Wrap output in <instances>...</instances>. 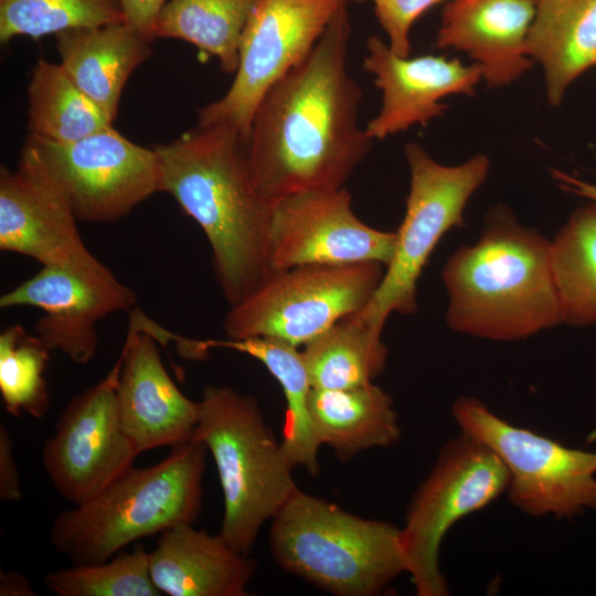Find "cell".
<instances>
[{
    "label": "cell",
    "mask_w": 596,
    "mask_h": 596,
    "mask_svg": "<svg viewBox=\"0 0 596 596\" xmlns=\"http://www.w3.org/2000/svg\"><path fill=\"white\" fill-rule=\"evenodd\" d=\"M137 295L105 267L78 272L44 265L31 278L0 297V308L34 307L43 311L35 334L51 350L75 364H86L97 352V323L103 318L128 311Z\"/></svg>",
    "instance_id": "2e32d148"
},
{
    "label": "cell",
    "mask_w": 596,
    "mask_h": 596,
    "mask_svg": "<svg viewBox=\"0 0 596 596\" xmlns=\"http://www.w3.org/2000/svg\"><path fill=\"white\" fill-rule=\"evenodd\" d=\"M534 14L535 0H450L441 11L436 46L467 54L488 87H505L534 64L528 51Z\"/></svg>",
    "instance_id": "d6986e66"
},
{
    "label": "cell",
    "mask_w": 596,
    "mask_h": 596,
    "mask_svg": "<svg viewBox=\"0 0 596 596\" xmlns=\"http://www.w3.org/2000/svg\"><path fill=\"white\" fill-rule=\"evenodd\" d=\"M451 412L462 433L503 462L510 478L509 500L521 511L557 518L596 511V453L517 427L476 397H459Z\"/></svg>",
    "instance_id": "30bf717a"
},
{
    "label": "cell",
    "mask_w": 596,
    "mask_h": 596,
    "mask_svg": "<svg viewBox=\"0 0 596 596\" xmlns=\"http://www.w3.org/2000/svg\"><path fill=\"white\" fill-rule=\"evenodd\" d=\"M119 359L95 385L74 396L45 440L42 462L55 490L81 504L132 467L140 454L124 432L116 387Z\"/></svg>",
    "instance_id": "4fadbf2b"
},
{
    "label": "cell",
    "mask_w": 596,
    "mask_h": 596,
    "mask_svg": "<svg viewBox=\"0 0 596 596\" xmlns=\"http://www.w3.org/2000/svg\"><path fill=\"white\" fill-rule=\"evenodd\" d=\"M363 68L382 92V106L365 130L383 140L414 125L427 126L449 107L441 100L451 95L475 96L482 79L477 64L466 65L443 55L403 57L377 35L365 43Z\"/></svg>",
    "instance_id": "ac0fdd59"
},
{
    "label": "cell",
    "mask_w": 596,
    "mask_h": 596,
    "mask_svg": "<svg viewBox=\"0 0 596 596\" xmlns=\"http://www.w3.org/2000/svg\"><path fill=\"white\" fill-rule=\"evenodd\" d=\"M395 243V232L376 230L355 215L345 188L297 193L274 202L268 238L274 272L364 262L386 267Z\"/></svg>",
    "instance_id": "9a60e30c"
},
{
    "label": "cell",
    "mask_w": 596,
    "mask_h": 596,
    "mask_svg": "<svg viewBox=\"0 0 596 596\" xmlns=\"http://www.w3.org/2000/svg\"><path fill=\"white\" fill-rule=\"evenodd\" d=\"M351 0H259L244 30L227 92L198 111L199 125H227L247 142L266 92L312 51L336 12Z\"/></svg>",
    "instance_id": "8fae6325"
},
{
    "label": "cell",
    "mask_w": 596,
    "mask_h": 596,
    "mask_svg": "<svg viewBox=\"0 0 596 596\" xmlns=\"http://www.w3.org/2000/svg\"><path fill=\"white\" fill-rule=\"evenodd\" d=\"M28 140L64 187L77 221H118L160 192L157 150L134 143L113 126L67 143Z\"/></svg>",
    "instance_id": "7c38bea8"
},
{
    "label": "cell",
    "mask_w": 596,
    "mask_h": 596,
    "mask_svg": "<svg viewBox=\"0 0 596 596\" xmlns=\"http://www.w3.org/2000/svg\"><path fill=\"white\" fill-rule=\"evenodd\" d=\"M352 1V0H351ZM354 1H364V0H354Z\"/></svg>",
    "instance_id": "8d00e7d4"
},
{
    "label": "cell",
    "mask_w": 596,
    "mask_h": 596,
    "mask_svg": "<svg viewBox=\"0 0 596 596\" xmlns=\"http://www.w3.org/2000/svg\"><path fill=\"white\" fill-rule=\"evenodd\" d=\"M509 472L486 445L461 432L446 443L412 497L401 529V543L418 596H446L439 549L448 530L476 512L509 486Z\"/></svg>",
    "instance_id": "9c48e42d"
},
{
    "label": "cell",
    "mask_w": 596,
    "mask_h": 596,
    "mask_svg": "<svg viewBox=\"0 0 596 596\" xmlns=\"http://www.w3.org/2000/svg\"><path fill=\"white\" fill-rule=\"evenodd\" d=\"M43 585L57 596H159L149 571V552L138 545L95 564L49 572Z\"/></svg>",
    "instance_id": "4dcf8cb0"
},
{
    "label": "cell",
    "mask_w": 596,
    "mask_h": 596,
    "mask_svg": "<svg viewBox=\"0 0 596 596\" xmlns=\"http://www.w3.org/2000/svg\"><path fill=\"white\" fill-rule=\"evenodd\" d=\"M528 51L543 70L547 103L558 106L571 84L596 66V0H535Z\"/></svg>",
    "instance_id": "7402d4cb"
},
{
    "label": "cell",
    "mask_w": 596,
    "mask_h": 596,
    "mask_svg": "<svg viewBox=\"0 0 596 596\" xmlns=\"http://www.w3.org/2000/svg\"><path fill=\"white\" fill-rule=\"evenodd\" d=\"M381 336L350 315L304 345L301 354L311 386L344 390L373 383L387 359Z\"/></svg>",
    "instance_id": "d4e9b609"
},
{
    "label": "cell",
    "mask_w": 596,
    "mask_h": 596,
    "mask_svg": "<svg viewBox=\"0 0 596 596\" xmlns=\"http://www.w3.org/2000/svg\"><path fill=\"white\" fill-rule=\"evenodd\" d=\"M192 439L205 444L224 503L220 534L251 555L260 528L298 489L280 441L252 395L228 385H206Z\"/></svg>",
    "instance_id": "8992f818"
},
{
    "label": "cell",
    "mask_w": 596,
    "mask_h": 596,
    "mask_svg": "<svg viewBox=\"0 0 596 596\" xmlns=\"http://www.w3.org/2000/svg\"><path fill=\"white\" fill-rule=\"evenodd\" d=\"M160 192L170 194L204 232L230 307L273 273L268 238L273 200L256 188L246 146L227 125H199L156 146Z\"/></svg>",
    "instance_id": "7a4b0ae2"
},
{
    "label": "cell",
    "mask_w": 596,
    "mask_h": 596,
    "mask_svg": "<svg viewBox=\"0 0 596 596\" xmlns=\"http://www.w3.org/2000/svg\"><path fill=\"white\" fill-rule=\"evenodd\" d=\"M552 177L557 185L566 192L586 198L596 202V184L588 183L571 174L553 169Z\"/></svg>",
    "instance_id": "e575fe53"
},
{
    "label": "cell",
    "mask_w": 596,
    "mask_h": 596,
    "mask_svg": "<svg viewBox=\"0 0 596 596\" xmlns=\"http://www.w3.org/2000/svg\"><path fill=\"white\" fill-rule=\"evenodd\" d=\"M268 541L279 567L337 596H375L406 573L400 528L299 488L272 519Z\"/></svg>",
    "instance_id": "5b68a950"
},
{
    "label": "cell",
    "mask_w": 596,
    "mask_h": 596,
    "mask_svg": "<svg viewBox=\"0 0 596 596\" xmlns=\"http://www.w3.org/2000/svg\"><path fill=\"white\" fill-rule=\"evenodd\" d=\"M61 65L113 121L131 73L151 55L149 40L125 22L55 34Z\"/></svg>",
    "instance_id": "44dd1931"
},
{
    "label": "cell",
    "mask_w": 596,
    "mask_h": 596,
    "mask_svg": "<svg viewBox=\"0 0 596 596\" xmlns=\"http://www.w3.org/2000/svg\"><path fill=\"white\" fill-rule=\"evenodd\" d=\"M384 267L364 262L275 272L230 307L223 322L225 337L270 338L304 347L339 320L361 311L377 289Z\"/></svg>",
    "instance_id": "ba28073f"
},
{
    "label": "cell",
    "mask_w": 596,
    "mask_h": 596,
    "mask_svg": "<svg viewBox=\"0 0 596 596\" xmlns=\"http://www.w3.org/2000/svg\"><path fill=\"white\" fill-rule=\"evenodd\" d=\"M125 22L118 0H0V41Z\"/></svg>",
    "instance_id": "f546056e"
},
{
    "label": "cell",
    "mask_w": 596,
    "mask_h": 596,
    "mask_svg": "<svg viewBox=\"0 0 596 596\" xmlns=\"http://www.w3.org/2000/svg\"><path fill=\"white\" fill-rule=\"evenodd\" d=\"M255 570L251 555L193 523L166 529L149 552L151 579L169 596H246Z\"/></svg>",
    "instance_id": "ffe728a7"
},
{
    "label": "cell",
    "mask_w": 596,
    "mask_h": 596,
    "mask_svg": "<svg viewBox=\"0 0 596 596\" xmlns=\"http://www.w3.org/2000/svg\"><path fill=\"white\" fill-rule=\"evenodd\" d=\"M404 153L409 192L404 219L395 232V249L373 297L354 313L381 334L393 312L415 313L417 283L429 256L446 232L465 225L464 210L490 168L483 153L456 166L437 162L417 142H408Z\"/></svg>",
    "instance_id": "52a82bcc"
},
{
    "label": "cell",
    "mask_w": 596,
    "mask_h": 596,
    "mask_svg": "<svg viewBox=\"0 0 596 596\" xmlns=\"http://www.w3.org/2000/svg\"><path fill=\"white\" fill-rule=\"evenodd\" d=\"M70 196L26 140L17 169H0V248L42 266L78 272L105 267L84 244Z\"/></svg>",
    "instance_id": "5bb4252c"
},
{
    "label": "cell",
    "mask_w": 596,
    "mask_h": 596,
    "mask_svg": "<svg viewBox=\"0 0 596 596\" xmlns=\"http://www.w3.org/2000/svg\"><path fill=\"white\" fill-rule=\"evenodd\" d=\"M125 23L142 34L147 40L155 39L157 19L167 3L166 0H118Z\"/></svg>",
    "instance_id": "836d02e7"
},
{
    "label": "cell",
    "mask_w": 596,
    "mask_h": 596,
    "mask_svg": "<svg viewBox=\"0 0 596 596\" xmlns=\"http://www.w3.org/2000/svg\"><path fill=\"white\" fill-rule=\"evenodd\" d=\"M36 595L29 579L21 573L1 572L0 596H34Z\"/></svg>",
    "instance_id": "d590c367"
},
{
    "label": "cell",
    "mask_w": 596,
    "mask_h": 596,
    "mask_svg": "<svg viewBox=\"0 0 596 596\" xmlns=\"http://www.w3.org/2000/svg\"><path fill=\"white\" fill-rule=\"evenodd\" d=\"M441 276L454 331L513 341L562 322L551 242L503 204L489 211L475 245L450 255Z\"/></svg>",
    "instance_id": "3957f363"
},
{
    "label": "cell",
    "mask_w": 596,
    "mask_h": 596,
    "mask_svg": "<svg viewBox=\"0 0 596 596\" xmlns=\"http://www.w3.org/2000/svg\"><path fill=\"white\" fill-rule=\"evenodd\" d=\"M168 341L169 331L139 308L130 312L116 400L120 425L139 453L187 443L198 425L199 402L179 390L161 361L158 343Z\"/></svg>",
    "instance_id": "e0dca14e"
},
{
    "label": "cell",
    "mask_w": 596,
    "mask_h": 596,
    "mask_svg": "<svg viewBox=\"0 0 596 596\" xmlns=\"http://www.w3.org/2000/svg\"><path fill=\"white\" fill-rule=\"evenodd\" d=\"M45 344L21 324L0 333V393L11 416L25 413L42 418L50 408V392L44 376L50 361Z\"/></svg>",
    "instance_id": "f1b7e54d"
},
{
    "label": "cell",
    "mask_w": 596,
    "mask_h": 596,
    "mask_svg": "<svg viewBox=\"0 0 596 596\" xmlns=\"http://www.w3.org/2000/svg\"><path fill=\"white\" fill-rule=\"evenodd\" d=\"M308 408L320 444L332 448L340 461L391 446L401 436L393 398L374 383L344 390L312 387Z\"/></svg>",
    "instance_id": "cb8c5ba5"
},
{
    "label": "cell",
    "mask_w": 596,
    "mask_h": 596,
    "mask_svg": "<svg viewBox=\"0 0 596 596\" xmlns=\"http://www.w3.org/2000/svg\"><path fill=\"white\" fill-rule=\"evenodd\" d=\"M30 136L67 143L113 126L61 64L40 58L28 87Z\"/></svg>",
    "instance_id": "4316f807"
},
{
    "label": "cell",
    "mask_w": 596,
    "mask_h": 596,
    "mask_svg": "<svg viewBox=\"0 0 596 596\" xmlns=\"http://www.w3.org/2000/svg\"><path fill=\"white\" fill-rule=\"evenodd\" d=\"M375 15L387 35L391 50L409 56V31L414 22L429 8L450 0H372Z\"/></svg>",
    "instance_id": "1f68e13d"
},
{
    "label": "cell",
    "mask_w": 596,
    "mask_h": 596,
    "mask_svg": "<svg viewBox=\"0 0 596 596\" xmlns=\"http://www.w3.org/2000/svg\"><path fill=\"white\" fill-rule=\"evenodd\" d=\"M207 448L191 439L156 465L134 466L87 501L60 512L50 541L72 564L102 563L127 545L201 512Z\"/></svg>",
    "instance_id": "277c9868"
},
{
    "label": "cell",
    "mask_w": 596,
    "mask_h": 596,
    "mask_svg": "<svg viewBox=\"0 0 596 596\" xmlns=\"http://www.w3.org/2000/svg\"><path fill=\"white\" fill-rule=\"evenodd\" d=\"M551 263L562 322L596 323V202L574 211L560 230Z\"/></svg>",
    "instance_id": "83f0119b"
},
{
    "label": "cell",
    "mask_w": 596,
    "mask_h": 596,
    "mask_svg": "<svg viewBox=\"0 0 596 596\" xmlns=\"http://www.w3.org/2000/svg\"><path fill=\"white\" fill-rule=\"evenodd\" d=\"M212 348L231 349L258 360L279 383L286 401L280 440L283 453L292 469L300 467L311 476H317L320 470L318 454L321 444L309 414L308 400L312 386L301 350L270 338L189 339L192 360L205 359L207 350Z\"/></svg>",
    "instance_id": "603a6c76"
},
{
    "label": "cell",
    "mask_w": 596,
    "mask_h": 596,
    "mask_svg": "<svg viewBox=\"0 0 596 596\" xmlns=\"http://www.w3.org/2000/svg\"><path fill=\"white\" fill-rule=\"evenodd\" d=\"M351 32L344 4L256 108L246 155L257 190L269 200L344 188L371 151L373 139L359 126L362 89L347 67Z\"/></svg>",
    "instance_id": "6da1fadb"
},
{
    "label": "cell",
    "mask_w": 596,
    "mask_h": 596,
    "mask_svg": "<svg viewBox=\"0 0 596 596\" xmlns=\"http://www.w3.org/2000/svg\"><path fill=\"white\" fill-rule=\"evenodd\" d=\"M22 498L20 477L14 459V445L7 427L0 424V499L18 502Z\"/></svg>",
    "instance_id": "d6a6232c"
},
{
    "label": "cell",
    "mask_w": 596,
    "mask_h": 596,
    "mask_svg": "<svg viewBox=\"0 0 596 596\" xmlns=\"http://www.w3.org/2000/svg\"><path fill=\"white\" fill-rule=\"evenodd\" d=\"M259 0H170L153 30L156 38L192 43L219 60L224 73H235L244 30Z\"/></svg>",
    "instance_id": "484cf974"
}]
</instances>
